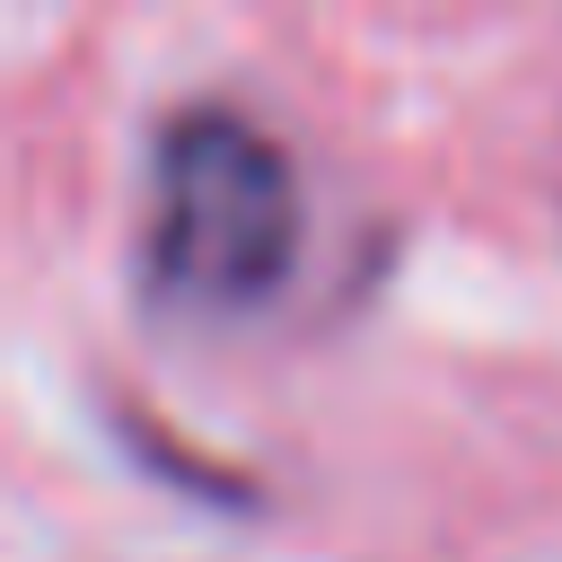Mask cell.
I'll use <instances>...</instances> for the list:
<instances>
[{"mask_svg":"<svg viewBox=\"0 0 562 562\" xmlns=\"http://www.w3.org/2000/svg\"><path fill=\"white\" fill-rule=\"evenodd\" d=\"M307 202L290 149L237 105H176L149 132L140 290L167 316H255L299 272Z\"/></svg>","mask_w":562,"mask_h":562,"instance_id":"cell-1","label":"cell"}]
</instances>
